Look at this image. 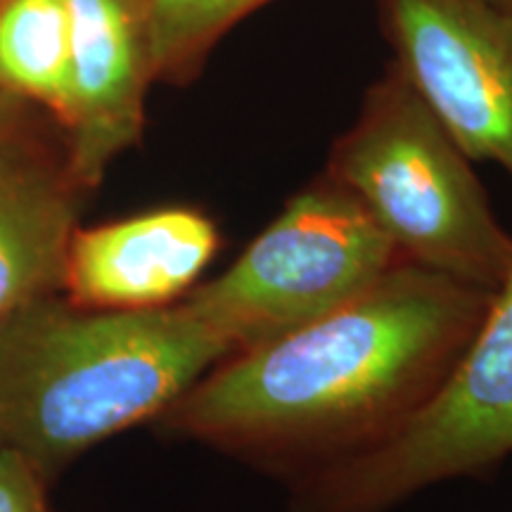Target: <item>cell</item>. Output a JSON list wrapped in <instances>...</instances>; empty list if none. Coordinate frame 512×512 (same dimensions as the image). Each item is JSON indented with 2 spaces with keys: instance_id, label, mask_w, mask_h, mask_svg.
Segmentation results:
<instances>
[{
  "instance_id": "1",
  "label": "cell",
  "mask_w": 512,
  "mask_h": 512,
  "mask_svg": "<svg viewBox=\"0 0 512 512\" xmlns=\"http://www.w3.org/2000/svg\"><path fill=\"white\" fill-rule=\"evenodd\" d=\"M491 297L403 259L339 309L228 356L164 422L292 482L411 418L470 342Z\"/></svg>"
},
{
  "instance_id": "2",
  "label": "cell",
  "mask_w": 512,
  "mask_h": 512,
  "mask_svg": "<svg viewBox=\"0 0 512 512\" xmlns=\"http://www.w3.org/2000/svg\"><path fill=\"white\" fill-rule=\"evenodd\" d=\"M233 354L188 297L133 311L31 302L0 318V437L55 467L164 415Z\"/></svg>"
},
{
  "instance_id": "3",
  "label": "cell",
  "mask_w": 512,
  "mask_h": 512,
  "mask_svg": "<svg viewBox=\"0 0 512 512\" xmlns=\"http://www.w3.org/2000/svg\"><path fill=\"white\" fill-rule=\"evenodd\" d=\"M325 176L356 197L406 261L486 292L501 287L512 235L491 211L472 159L396 64L335 140Z\"/></svg>"
},
{
  "instance_id": "4",
  "label": "cell",
  "mask_w": 512,
  "mask_h": 512,
  "mask_svg": "<svg viewBox=\"0 0 512 512\" xmlns=\"http://www.w3.org/2000/svg\"><path fill=\"white\" fill-rule=\"evenodd\" d=\"M512 456V266L430 399L363 451L292 479L290 512H387Z\"/></svg>"
},
{
  "instance_id": "5",
  "label": "cell",
  "mask_w": 512,
  "mask_h": 512,
  "mask_svg": "<svg viewBox=\"0 0 512 512\" xmlns=\"http://www.w3.org/2000/svg\"><path fill=\"white\" fill-rule=\"evenodd\" d=\"M399 261L356 197L323 174L188 299L238 354L339 309Z\"/></svg>"
},
{
  "instance_id": "6",
  "label": "cell",
  "mask_w": 512,
  "mask_h": 512,
  "mask_svg": "<svg viewBox=\"0 0 512 512\" xmlns=\"http://www.w3.org/2000/svg\"><path fill=\"white\" fill-rule=\"evenodd\" d=\"M396 69L472 162L512 176V19L486 0H377Z\"/></svg>"
},
{
  "instance_id": "7",
  "label": "cell",
  "mask_w": 512,
  "mask_h": 512,
  "mask_svg": "<svg viewBox=\"0 0 512 512\" xmlns=\"http://www.w3.org/2000/svg\"><path fill=\"white\" fill-rule=\"evenodd\" d=\"M69 74L60 124L67 169L83 190L138 143L145 93L155 81L147 0H67Z\"/></svg>"
},
{
  "instance_id": "8",
  "label": "cell",
  "mask_w": 512,
  "mask_h": 512,
  "mask_svg": "<svg viewBox=\"0 0 512 512\" xmlns=\"http://www.w3.org/2000/svg\"><path fill=\"white\" fill-rule=\"evenodd\" d=\"M219 245L214 221L183 207L74 230L62 287L83 309L133 311L174 304L197 283Z\"/></svg>"
},
{
  "instance_id": "9",
  "label": "cell",
  "mask_w": 512,
  "mask_h": 512,
  "mask_svg": "<svg viewBox=\"0 0 512 512\" xmlns=\"http://www.w3.org/2000/svg\"><path fill=\"white\" fill-rule=\"evenodd\" d=\"M81 190L67 166L41 169L0 140V318L62 285Z\"/></svg>"
},
{
  "instance_id": "10",
  "label": "cell",
  "mask_w": 512,
  "mask_h": 512,
  "mask_svg": "<svg viewBox=\"0 0 512 512\" xmlns=\"http://www.w3.org/2000/svg\"><path fill=\"white\" fill-rule=\"evenodd\" d=\"M67 74V0H0V91L43 102L60 117Z\"/></svg>"
},
{
  "instance_id": "11",
  "label": "cell",
  "mask_w": 512,
  "mask_h": 512,
  "mask_svg": "<svg viewBox=\"0 0 512 512\" xmlns=\"http://www.w3.org/2000/svg\"><path fill=\"white\" fill-rule=\"evenodd\" d=\"M273 0H147L155 81L188 83L216 43Z\"/></svg>"
},
{
  "instance_id": "12",
  "label": "cell",
  "mask_w": 512,
  "mask_h": 512,
  "mask_svg": "<svg viewBox=\"0 0 512 512\" xmlns=\"http://www.w3.org/2000/svg\"><path fill=\"white\" fill-rule=\"evenodd\" d=\"M0 512H48L38 467L12 446H0Z\"/></svg>"
},
{
  "instance_id": "13",
  "label": "cell",
  "mask_w": 512,
  "mask_h": 512,
  "mask_svg": "<svg viewBox=\"0 0 512 512\" xmlns=\"http://www.w3.org/2000/svg\"><path fill=\"white\" fill-rule=\"evenodd\" d=\"M10 128V105L3 100V91H0V140L5 138Z\"/></svg>"
},
{
  "instance_id": "14",
  "label": "cell",
  "mask_w": 512,
  "mask_h": 512,
  "mask_svg": "<svg viewBox=\"0 0 512 512\" xmlns=\"http://www.w3.org/2000/svg\"><path fill=\"white\" fill-rule=\"evenodd\" d=\"M486 3H491L496 10H501L503 15H508L512 19V0H486Z\"/></svg>"
}]
</instances>
